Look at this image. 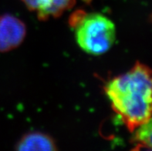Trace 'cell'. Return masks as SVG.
I'll return each instance as SVG.
<instances>
[{
	"mask_svg": "<svg viewBox=\"0 0 152 151\" xmlns=\"http://www.w3.org/2000/svg\"><path fill=\"white\" fill-rule=\"evenodd\" d=\"M104 92L112 109L131 133L152 117V69L137 61L107 82Z\"/></svg>",
	"mask_w": 152,
	"mask_h": 151,
	"instance_id": "1",
	"label": "cell"
},
{
	"mask_svg": "<svg viewBox=\"0 0 152 151\" xmlns=\"http://www.w3.org/2000/svg\"><path fill=\"white\" fill-rule=\"evenodd\" d=\"M73 23L77 45L90 55L106 53L115 42V25L103 14L81 12L76 15Z\"/></svg>",
	"mask_w": 152,
	"mask_h": 151,
	"instance_id": "2",
	"label": "cell"
},
{
	"mask_svg": "<svg viewBox=\"0 0 152 151\" xmlns=\"http://www.w3.org/2000/svg\"><path fill=\"white\" fill-rule=\"evenodd\" d=\"M26 24L15 15H0V53L15 50L23 43L26 36Z\"/></svg>",
	"mask_w": 152,
	"mask_h": 151,
	"instance_id": "3",
	"label": "cell"
},
{
	"mask_svg": "<svg viewBox=\"0 0 152 151\" xmlns=\"http://www.w3.org/2000/svg\"><path fill=\"white\" fill-rule=\"evenodd\" d=\"M26 8L37 14L41 21L60 17L72 9L76 0H21Z\"/></svg>",
	"mask_w": 152,
	"mask_h": 151,
	"instance_id": "4",
	"label": "cell"
},
{
	"mask_svg": "<svg viewBox=\"0 0 152 151\" xmlns=\"http://www.w3.org/2000/svg\"><path fill=\"white\" fill-rule=\"evenodd\" d=\"M18 150H56V142L50 135L41 132H30L24 134L15 144Z\"/></svg>",
	"mask_w": 152,
	"mask_h": 151,
	"instance_id": "5",
	"label": "cell"
},
{
	"mask_svg": "<svg viewBox=\"0 0 152 151\" xmlns=\"http://www.w3.org/2000/svg\"><path fill=\"white\" fill-rule=\"evenodd\" d=\"M131 142L135 150L147 149L152 150V117L139 126L134 131Z\"/></svg>",
	"mask_w": 152,
	"mask_h": 151,
	"instance_id": "6",
	"label": "cell"
}]
</instances>
